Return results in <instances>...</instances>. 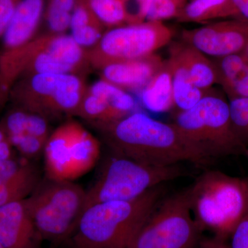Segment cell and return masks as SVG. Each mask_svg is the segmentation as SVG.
I'll return each instance as SVG.
<instances>
[{
    "mask_svg": "<svg viewBox=\"0 0 248 248\" xmlns=\"http://www.w3.org/2000/svg\"><path fill=\"white\" fill-rule=\"evenodd\" d=\"M173 124L210 161L245 155L246 148L232 128L228 99L217 91L190 110L178 111Z\"/></svg>",
    "mask_w": 248,
    "mask_h": 248,
    "instance_id": "5b68a950",
    "label": "cell"
},
{
    "mask_svg": "<svg viewBox=\"0 0 248 248\" xmlns=\"http://www.w3.org/2000/svg\"><path fill=\"white\" fill-rule=\"evenodd\" d=\"M41 180L30 160L16 156L0 161V207L26 200Z\"/></svg>",
    "mask_w": 248,
    "mask_h": 248,
    "instance_id": "7c38bea8",
    "label": "cell"
},
{
    "mask_svg": "<svg viewBox=\"0 0 248 248\" xmlns=\"http://www.w3.org/2000/svg\"><path fill=\"white\" fill-rule=\"evenodd\" d=\"M187 3V0H146L140 6L139 16L141 22L177 19Z\"/></svg>",
    "mask_w": 248,
    "mask_h": 248,
    "instance_id": "cb8c5ba5",
    "label": "cell"
},
{
    "mask_svg": "<svg viewBox=\"0 0 248 248\" xmlns=\"http://www.w3.org/2000/svg\"><path fill=\"white\" fill-rule=\"evenodd\" d=\"M186 174L180 164L148 166L112 153L102 163L95 181L86 191V208L102 202L135 200Z\"/></svg>",
    "mask_w": 248,
    "mask_h": 248,
    "instance_id": "8992f818",
    "label": "cell"
},
{
    "mask_svg": "<svg viewBox=\"0 0 248 248\" xmlns=\"http://www.w3.org/2000/svg\"><path fill=\"white\" fill-rule=\"evenodd\" d=\"M228 19H241L232 0H191L177 19L180 22L206 24Z\"/></svg>",
    "mask_w": 248,
    "mask_h": 248,
    "instance_id": "d6986e66",
    "label": "cell"
},
{
    "mask_svg": "<svg viewBox=\"0 0 248 248\" xmlns=\"http://www.w3.org/2000/svg\"><path fill=\"white\" fill-rule=\"evenodd\" d=\"M168 61L172 71L174 107L178 111L190 110L213 89L203 90L197 87L186 70L175 60L170 57Z\"/></svg>",
    "mask_w": 248,
    "mask_h": 248,
    "instance_id": "44dd1931",
    "label": "cell"
},
{
    "mask_svg": "<svg viewBox=\"0 0 248 248\" xmlns=\"http://www.w3.org/2000/svg\"><path fill=\"white\" fill-rule=\"evenodd\" d=\"M232 128L240 141L248 147V97L228 98Z\"/></svg>",
    "mask_w": 248,
    "mask_h": 248,
    "instance_id": "d4e9b609",
    "label": "cell"
},
{
    "mask_svg": "<svg viewBox=\"0 0 248 248\" xmlns=\"http://www.w3.org/2000/svg\"><path fill=\"white\" fill-rule=\"evenodd\" d=\"M245 155L247 156L248 159V147L247 148H246V152H245Z\"/></svg>",
    "mask_w": 248,
    "mask_h": 248,
    "instance_id": "836d02e7",
    "label": "cell"
},
{
    "mask_svg": "<svg viewBox=\"0 0 248 248\" xmlns=\"http://www.w3.org/2000/svg\"><path fill=\"white\" fill-rule=\"evenodd\" d=\"M202 234L185 189L155 204L127 248H198Z\"/></svg>",
    "mask_w": 248,
    "mask_h": 248,
    "instance_id": "52a82bcc",
    "label": "cell"
},
{
    "mask_svg": "<svg viewBox=\"0 0 248 248\" xmlns=\"http://www.w3.org/2000/svg\"><path fill=\"white\" fill-rule=\"evenodd\" d=\"M79 0H46L45 14L47 26L55 35L70 29L73 11Z\"/></svg>",
    "mask_w": 248,
    "mask_h": 248,
    "instance_id": "603a6c76",
    "label": "cell"
},
{
    "mask_svg": "<svg viewBox=\"0 0 248 248\" xmlns=\"http://www.w3.org/2000/svg\"><path fill=\"white\" fill-rule=\"evenodd\" d=\"M132 0H88L90 9L104 27H120L141 23L130 9Z\"/></svg>",
    "mask_w": 248,
    "mask_h": 248,
    "instance_id": "7402d4cb",
    "label": "cell"
},
{
    "mask_svg": "<svg viewBox=\"0 0 248 248\" xmlns=\"http://www.w3.org/2000/svg\"><path fill=\"white\" fill-rule=\"evenodd\" d=\"M170 55L186 70L197 87L210 90L214 85L218 84L215 63L198 49L182 41L171 47Z\"/></svg>",
    "mask_w": 248,
    "mask_h": 248,
    "instance_id": "2e32d148",
    "label": "cell"
},
{
    "mask_svg": "<svg viewBox=\"0 0 248 248\" xmlns=\"http://www.w3.org/2000/svg\"><path fill=\"white\" fill-rule=\"evenodd\" d=\"M165 61L156 54L127 61L116 62L102 67V79L120 89H143L161 69Z\"/></svg>",
    "mask_w": 248,
    "mask_h": 248,
    "instance_id": "5bb4252c",
    "label": "cell"
},
{
    "mask_svg": "<svg viewBox=\"0 0 248 248\" xmlns=\"http://www.w3.org/2000/svg\"><path fill=\"white\" fill-rule=\"evenodd\" d=\"M198 248H230V246L227 240L213 236L202 237Z\"/></svg>",
    "mask_w": 248,
    "mask_h": 248,
    "instance_id": "f1b7e54d",
    "label": "cell"
},
{
    "mask_svg": "<svg viewBox=\"0 0 248 248\" xmlns=\"http://www.w3.org/2000/svg\"><path fill=\"white\" fill-rule=\"evenodd\" d=\"M113 154L148 166L166 167L188 162L211 164L174 124L164 123L136 111L116 122L93 123Z\"/></svg>",
    "mask_w": 248,
    "mask_h": 248,
    "instance_id": "6da1fadb",
    "label": "cell"
},
{
    "mask_svg": "<svg viewBox=\"0 0 248 248\" xmlns=\"http://www.w3.org/2000/svg\"><path fill=\"white\" fill-rule=\"evenodd\" d=\"M46 0H20L2 37L4 51L32 40L45 14Z\"/></svg>",
    "mask_w": 248,
    "mask_h": 248,
    "instance_id": "9a60e30c",
    "label": "cell"
},
{
    "mask_svg": "<svg viewBox=\"0 0 248 248\" xmlns=\"http://www.w3.org/2000/svg\"><path fill=\"white\" fill-rule=\"evenodd\" d=\"M9 93V90L2 84L1 78H0V104H1V102L4 100L5 96L6 95V94H5V93Z\"/></svg>",
    "mask_w": 248,
    "mask_h": 248,
    "instance_id": "4dcf8cb0",
    "label": "cell"
},
{
    "mask_svg": "<svg viewBox=\"0 0 248 248\" xmlns=\"http://www.w3.org/2000/svg\"><path fill=\"white\" fill-rule=\"evenodd\" d=\"M186 189L191 213L202 232L231 237L248 210V179L210 170Z\"/></svg>",
    "mask_w": 248,
    "mask_h": 248,
    "instance_id": "3957f363",
    "label": "cell"
},
{
    "mask_svg": "<svg viewBox=\"0 0 248 248\" xmlns=\"http://www.w3.org/2000/svg\"><path fill=\"white\" fill-rule=\"evenodd\" d=\"M174 32L164 22H144L111 28L95 46L94 60L101 67L154 55L172 40Z\"/></svg>",
    "mask_w": 248,
    "mask_h": 248,
    "instance_id": "9c48e42d",
    "label": "cell"
},
{
    "mask_svg": "<svg viewBox=\"0 0 248 248\" xmlns=\"http://www.w3.org/2000/svg\"><path fill=\"white\" fill-rule=\"evenodd\" d=\"M16 150L10 143L4 130L0 126V161L17 156Z\"/></svg>",
    "mask_w": 248,
    "mask_h": 248,
    "instance_id": "83f0119b",
    "label": "cell"
},
{
    "mask_svg": "<svg viewBox=\"0 0 248 248\" xmlns=\"http://www.w3.org/2000/svg\"><path fill=\"white\" fill-rule=\"evenodd\" d=\"M136 108V101L131 94L102 79L94 83L84 94L77 115L92 123H111L135 112Z\"/></svg>",
    "mask_w": 248,
    "mask_h": 248,
    "instance_id": "8fae6325",
    "label": "cell"
},
{
    "mask_svg": "<svg viewBox=\"0 0 248 248\" xmlns=\"http://www.w3.org/2000/svg\"><path fill=\"white\" fill-rule=\"evenodd\" d=\"M244 53L245 55H246V56L247 57L248 59V45H247V46H246V48H245Z\"/></svg>",
    "mask_w": 248,
    "mask_h": 248,
    "instance_id": "d6a6232c",
    "label": "cell"
},
{
    "mask_svg": "<svg viewBox=\"0 0 248 248\" xmlns=\"http://www.w3.org/2000/svg\"><path fill=\"white\" fill-rule=\"evenodd\" d=\"M182 41L214 58L242 53L248 45V21L228 19L184 30Z\"/></svg>",
    "mask_w": 248,
    "mask_h": 248,
    "instance_id": "30bf717a",
    "label": "cell"
},
{
    "mask_svg": "<svg viewBox=\"0 0 248 248\" xmlns=\"http://www.w3.org/2000/svg\"><path fill=\"white\" fill-rule=\"evenodd\" d=\"M19 1L0 0V38L4 35Z\"/></svg>",
    "mask_w": 248,
    "mask_h": 248,
    "instance_id": "4316f807",
    "label": "cell"
},
{
    "mask_svg": "<svg viewBox=\"0 0 248 248\" xmlns=\"http://www.w3.org/2000/svg\"><path fill=\"white\" fill-rule=\"evenodd\" d=\"M218 84L228 98L248 97V59L244 52L214 58Z\"/></svg>",
    "mask_w": 248,
    "mask_h": 248,
    "instance_id": "e0dca14e",
    "label": "cell"
},
{
    "mask_svg": "<svg viewBox=\"0 0 248 248\" xmlns=\"http://www.w3.org/2000/svg\"><path fill=\"white\" fill-rule=\"evenodd\" d=\"M133 1H135V2H136L137 4H138L139 11H140V6H141V5L143 4V2H144V1H146V0H133Z\"/></svg>",
    "mask_w": 248,
    "mask_h": 248,
    "instance_id": "1f68e13d",
    "label": "cell"
},
{
    "mask_svg": "<svg viewBox=\"0 0 248 248\" xmlns=\"http://www.w3.org/2000/svg\"><path fill=\"white\" fill-rule=\"evenodd\" d=\"M42 241L66 243L86 208V191L74 182L45 177L24 200Z\"/></svg>",
    "mask_w": 248,
    "mask_h": 248,
    "instance_id": "277c9868",
    "label": "cell"
},
{
    "mask_svg": "<svg viewBox=\"0 0 248 248\" xmlns=\"http://www.w3.org/2000/svg\"><path fill=\"white\" fill-rule=\"evenodd\" d=\"M240 17L248 21V0H232Z\"/></svg>",
    "mask_w": 248,
    "mask_h": 248,
    "instance_id": "f546056e",
    "label": "cell"
},
{
    "mask_svg": "<svg viewBox=\"0 0 248 248\" xmlns=\"http://www.w3.org/2000/svg\"><path fill=\"white\" fill-rule=\"evenodd\" d=\"M140 100L145 108L155 113L167 112L174 107L172 71L168 60L141 89Z\"/></svg>",
    "mask_w": 248,
    "mask_h": 248,
    "instance_id": "ac0fdd59",
    "label": "cell"
},
{
    "mask_svg": "<svg viewBox=\"0 0 248 248\" xmlns=\"http://www.w3.org/2000/svg\"><path fill=\"white\" fill-rule=\"evenodd\" d=\"M102 23L93 14L88 0H79L72 16L71 37L81 48L96 46L104 35Z\"/></svg>",
    "mask_w": 248,
    "mask_h": 248,
    "instance_id": "ffe728a7",
    "label": "cell"
},
{
    "mask_svg": "<svg viewBox=\"0 0 248 248\" xmlns=\"http://www.w3.org/2000/svg\"><path fill=\"white\" fill-rule=\"evenodd\" d=\"M0 248H4V247H3L2 245H1V243H0Z\"/></svg>",
    "mask_w": 248,
    "mask_h": 248,
    "instance_id": "e575fe53",
    "label": "cell"
},
{
    "mask_svg": "<svg viewBox=\"0 0 248 248\" xmlns=\"http://www.w3.org/2000/svg\"><path fill=\"white\" fill-rule=\"evenodd\" d=\"M45 177L74 182L91 171L101 155V143L76 121L55 129L44 150Z\"/></svg>",
    "mask_w": 248,
    "mask_h": 248,
    "instance_id": "ba28073f",
    "label": "cell"
},
{
    "mask_svg": "<svg viewBox=\"0 0 248 248\" xmlns=\"http://www.w3.org/2000/svg\"><path fill=\"white\" fill-rule=\"evenodd\" d=\"M190 1H191V0H190Z\"/></svg>",
    "mask_w": 248,
    "mask_h": 248,
    "instance_id": "d590c367",
    "label": "cell"
},
{
    "mask_svg": "<svg viewBox=\"0 0 248 248\" xmlns=\"http://www.w3.org/2000/svg\"><path fill=\"white\" fill-rule=\"evenodd\" d=\"M230 248H248V210L231 235Z\"/></svg>",
    "mask_w": 248,
    "mask_h": 248,
    "instance_id": "484cf974",
    "label": "cell"
},
{
    "mask_svg": "<svg viewBox=\"0 0 248 248\" xmlns=\"http://www.w3.org/2000/svg\"><path fill=\"white\" fill-rule=\"evenodd\" d=\"M42 241L24 200L0 207V243L4 248H40Z\"/></svg>",
    "mask_w": 248,
    "mask_h": 248,
    "instance_id": "4fadbf2b",
    "label": "cell"
},
{
    "mask_svg": "<svg viewBox=\"0 0 248 248\" xmlns=\"http://www.w3.org/2000/svg\"><path fill=\"white\" fill-rule=\"evenodd\" d=\"M165 192L166 187L161 184L135 200L91 205L66 244L69 248H127L132 236Z\"/></svg>",
    "mask_w": 248,
    "mask_h": 248,
    "instance_id": "7a4b0ae2",
    "label": "cell"
}]
</instances>
